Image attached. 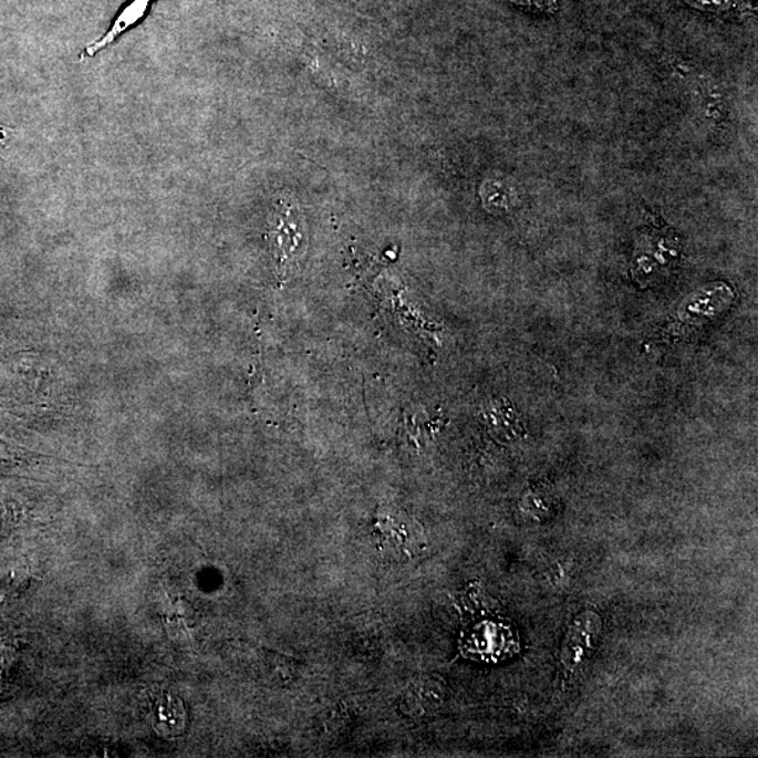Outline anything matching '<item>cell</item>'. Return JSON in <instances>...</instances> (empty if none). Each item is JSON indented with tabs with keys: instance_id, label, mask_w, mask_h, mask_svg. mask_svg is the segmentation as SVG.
I'll return each instance as SVG.
<instances>
[{
	"instance_id": "277c9868",
	"label": "cell",
	"mask_w": 758,
	"mask_h": 758,
	"mask_svg": "<svg viewBox=\"0 0 758 758\" xmlns=\"http://www.w3.org/2000/svg\"><path fill=\"white\" fill-rule=\"evenodd\" d=\"M511 2L537 13L552 14L559 9V0H511Z\"/></svg>"
},
{
	"instance_id": "7a4b0ae2",
	"label": "cell",
	"mask_w": 758,
	"mask_h": 758,
	"mask_svg": "<svg viewBox=\"0 0 758 758\" xmlns=\"http://www.w3.org/2000/svg\"><path fill=\"white\" fill-rule=\"evenodd\" d=\"M148 2L149 0H135V2L120 15L116 24L113 25V29L108 31L106 37L98 41L97 44L89 46V54H94V52L103 49L104 45L112 43V41L116 39L118 34H122L128 25L134 24L138 19L143 18L146 7H148Z\"/></svg>"
},
{
	"instance_id": "6da1fadb",
	"label": "cell",
	"mask_w": 758,
	"mask_h": 758,
	"mask_svg": "<svg viewBox=\"0 0 758 758\" xmlns=\"http://www.w3.org/2000/svg\"><path fill=\"white\" fill-rule=\"evenodd\" d=\"M516 196L515 188L506 181L489 180L482 187V201L491 211L509 210L516 204Z\"/></svg>"
},
{
	"instance_id": "3957f363",
	"label": "cell",
	"mask_w": 758,
	"mask_h": 758,
	"mask_svg": "<svg viewBox=\"0 0 758 758\" xmlns=\"http://www.w3.org/2000/svg\"><path fill=\"white\" fill-rule=\"evenodd\" d=\"M689 7L707 13H729L735 10H745L749 0H684Z\"/></svg>"
}]
</instances>
